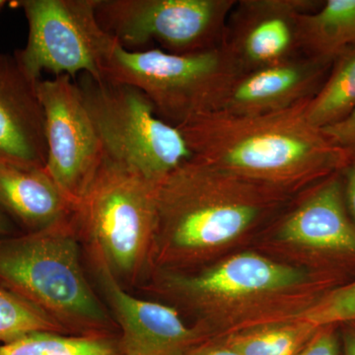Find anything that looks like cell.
<instances>
[{
	"label": "cell",
	"mask_w": 355,
	"mask_h": 355,
	"mask_svg": "<svg viewBox=\"0 0 355 355\" xmlns=\"http://www.w3.org/2000/svg\"><path fill=\"white\" fill-rule=\"evenodd\" d=\"M293 198L200 159L186 161L157 187L150 273L195 270L249 247Z\"/></svg>",
	"instance_id": "6da1fadb"
},
{
	"label": "cell",
	"mask_w": 355,
	"mask_h": 355,
	"mask_svg": "<svg viewBox=\"0 0 355 355\" xmlns=\"http://www.w3.org/2000/svg\"><path fill=\"white\" fill-rule=\"evenodd\" d=\"M340 279L247 247L191 270H153L144 291L190 318L209 338L296 318Z\"/></svg>",
	"instance_id": "7a4b0ae2"
},
{
	"label": "cell",
	"mask_w": 355,
	"mask_h": 355,
	"mask_svg": "<svg viewBox=\"0 0 355 355\" xmlns=\"http://www.w3.org/2000/svg\"><path fill=\"white\" fill-rule=\"evenodd\" d=\"M310 100L270 113L209 112L177 128L193 157L295 197L340 171L352 151L310 123Z\"/></svg>",
	"instance_id": "3957f363"
},
{
	"label": "cell",
	"mask_w": 355,
	"mask_h": 355,
	"mask_svg": "<svg viewBox=\"0 0 355 355\" xmlns=\"http://www.w3.org/2000/svg\"><path fill=\"white\" fill-rule=\"evenodd\" d=\"M72 216L43 230L0 237V284L73 335L114 333L91 286Z\"/></svg>",
	"instance_id": "277c9868"
},
{
	"label": "cell",
	"mask_w": 355,
	"mask_h": 355,
	"mask_svg": "<svg viewBox=\"0 0 355 355\" xmlns=\"http://www.w3.org/2000/svg\"><path fill=\"white\" fill-rule=\"evenodd\" d=\"M157 187L105 156L72 214L89 260L106 266L123 286L146 282L150 275Z\"/></svg>",
	"instance_id": "5b68a950"
},
{
	"label": "cell",
	"mask_w": 355,
	"mask_h": 355,
	"mask_svg": "<svg viewBox=\"0 0 355 355\" xmlns=\"http://www.w3.org/2000/svg\"><path fill=\"white\" fill-rule=\"evenodd\" d=\"M76 81L107 158L159 184L193 157L179 128L159 118L139 89L88 74Z\"/></svg>",
	"instance_id": "8992f818"
},
{
	"label": "cell",
	"mask_w": 355,
	"mask_h": 355,
	"mask_svg": "<svg viewBox=\"0 0 355 355\" xmlns=\"http://www.w3.org/2000/svg\"><path fill=\"white\" fill-rule=\"evenodd\" d=\"M249 247L294 268L340 279L355 266V223L340 171L293 198Z\"/></svg>",
	"instance_id": "52a82bcc"
},
{
	"label": "cell",
	"mask_w": 355,
	"mask_h": 355,
	"mask_svg": "<svg viewBox=\"0 0 355 355\" xmlns=\"http://www.w3.org/2000/svg\"><path fill=\"white\" fill-rule=\"evenodd\" d=\"M238 72L220 46L177 55L159 48L128 51L118 43L105 67L104 79L139 89L159 118L179 127L214 111L222 90Z\"/></svg>",
	"instance_id": "ba28073f"
},
{
	"label": "cell",
	"mask_w": 355,
	"mask_h": 355,
	"mask_svg": "<svg viewBox=\"0 0 355 355\" xmlns=\"http://www.w3.org/2000/svg\"><path fill=\"white\" fill-rule=\"evenodd\" d=\"M97 0H16L24 11L27 44L14 55L38 81L44 71L53 76L88 74L104 80V70L116 39L103 29L96 15Z\"/></svg>",
	"instance_id": "9c48e42d"
},
{
	"label": "cell",
	"mask_w": 355,
	"mask_h": 355,
	"mask_svg": "<svg viewBox=\"0 0 355 355\" xmlns=\"http://www.w3.org/2000/svg\"><path fill=\"white\" fill-rule=\"evenodd\" d=\"M236 0H97L103 29L128 51L150 43L177 55L220 46Z\"/></svg>",
	"instance_id": "30bf717a"
},
{
	"label": "cell",
	"mask_w": 355,
	"mask_h": 355,
	"mask_svg": "<svg viewBox=\"0 0 355 355\" xmlns=\"http://www.w3.org/2000/svg\"><path fill=\"white\" fill-rule=\"evenodd\" d=\"M37 92L48 147L44 170L76 209L103 164L104 149L71 77L40 79Z\"/></svg>",
	"instance_id": "8fae6325"
},
{
	"label": "cell",
	"mask_w": 355,
	"mask_h": 355,
	"mask_svg": "<svg viewBox=\"0 0 355 355\" xmlns=\"http://www.w3.org/2000/svg\"><path fill=\"white\" fill-rule=\"evenodd\" d=\"M317 0H240L229 14L220 48L239 72L300 55L299 26Z\"/></svg>",
	"instance_id": "7c38bea8"
},
{
	"label": "cell",
	"mask_w": 355,
	"mask_h": 355,
	"mask_svg": "<svg viewBox=\"0 0 355 355\" xmlns=\"http://www.w3.org/2000/svg\"><path fill=\"white\" fill-rule=\"evenodd\" d=\"M90 265L105 305L119 329L123 355H184L209 340L198 327L167 303L135 297L106 266Z\"/></svg>",
	"instance_id": "4fadbf2b"
},
{
	"label": "cell",
	"mask_w": 355,
	"mask_h": 355,
	"mask_svg": "<svg viewBox=\"0 0 355 355\" xmlns=\"http://www.w3.org/2000/svg\"><path fill=\"white\" fill-rule=\"evenodd\" d=\"M333 62L300 55L236 73L219 96L214 111L256 114L279 111L312 99Z\"/></svg>",
	"instance_id": "5bb4252c"
},
{
	"label": "cell",
	"mask_w": 355,
	"mask_h": 355,
	"mask_svg": "<svg viewBox=\"0 0 355 355\" xmlns=\"http://www.w3.org/2000/svg\"><path fill=\"white\" fill-rule=\"evenodd\" d=\"M38 81L26 73L14 53L0 51V161L46 167L48 147Z\"/></svg>",
	"instance_id": "9a60e30c"
},
{
	"label": "cell",
	"mask_w": 355,
	"mask_h": 355,
	"mask_svg": "<svg viewBox=\"0 0 355 355\" xmlns=\"http://www.w3.org/2000/svg\"><path fill=\"white\" fill-rule=\"evenodd\" d=\"M0 211L36 232L69 218L74 207L43 168L0 161Z\"/></svg>",
	"instance_id": "2e32d148"
},
{
	"label": "cell",
	"mask_w": 355,
	"mask_h": 355,
	"mask_svg": "<svg viewBox=\"0 0 355 355\" xmlns=\"http://www.w3.org/2000/svg\"><path fill=\"white\" fill-rule=\"evenodd\" d=\"M355 44V0H327L303 14L299 26L302 55L333 62Z\"/></svg>",
	"instance_id": "e0dca14e"
},
{
	"label": "cell",
	"mask_w": 355,
	"mask_h": 355,
	"mask_svg": "<svg viewBox=\"0 0 355 355\" xmlns=\"http://www.w3.org/2000/svg\"><path fill=\"white\" fill-rule=\"evenodd\" d=\"M319 329L305 320L292 318L218 340L240 355H297Z\"/></svg>",
	"instance_id": "ac0fdd59"
},
{
	"label": "cell",
	"mask_w": 355,
	"mask_h": 355,
	"mask_svg": "<svg viewBox=\"0 0 355 355\" xmlns=\"http://www.w3.org/2000/svg\"><path fill=\"white\" fill-rule=\"evenodd\" d=\"M355 107V44L333 60L330 71L307 107L314 127H329L345 118Z\"/></svg>",
	"instance_id": "d6986e66"
},
{
	"label": "cell",
	"mask_w": 355,
	"mask_h": 355,
	"mask_svg": "<svg viewBox=\"0 0 355 355\" xmlns=\"http://www.w3.org/2000/svg\"><path fill=\"white\" fill-rule=\"evenodd\" d=\"M0 355H123L114 333L73 334L35 331L0 345Z\"/></svg>",
	"instance_id": "ffe728a7"
},
{
	"label": "cell",
	"mask_w": 355,
	"mask_h": 355,
	"mask_svg": "<svg viewBox=\"0 0 355 355\" xmlns=\"http://www.w3.org/2000/svg\"><path fill=\"white\" fill-rule=\"evenodd\" d=\"M44 331L67 334L50 317L0 284V345Z\"/></svg>",
	"instance_id": "44dd1931"
},
{
	"label": "cell",
	"mask_w": 355,
	"mask_h": 355,
	"mask_svg": "<svg viewBox=\"0 0 355 355\" xmlns=\"http://www.w3.org/2000/svg\"><path fill=\"white\" fill-rule=\"evenodd\" d=\"M296 318L310 322L317 328L355 323V280L324 292Z\"/></svg>",
	"instance_id": "7402d4cb"
},
{
	"label": "cell",
	"mask_w": 355,
	"mask_h": 355,
	"mask_svg": "<svg viewBox=\"0 0 355 355\" xmlns=\"http://www.w3.org/2000/svg\"><path fill=\"white\" fill-rule=\"evenodd\" d=\"M338 326L322 327L297 355H340Z\"/></svg>",
	"instance_id": "603a6c76"
},
{
	"label": "cell",
	"mask_w": 355,
	"mask_h": 355,
	"mask_svg": "<svg viewBox=\"0 0 355 355\" xmlns=\"http://www.w3.org/2000/svg\"><path fill=\"white\" fill-rule=\"evenodd\" d=\"M321 130L334 146L345 150H354L355 107L342 120Z\"/></svg>",
	"instance_id": "cb8c5ba5"
},
{
	"label": "cell",
	"mask_w": 355,
	"mask_h": 355,
	"mask_svg": "<svg viewBox=\"0 0 355 355\" xmlns=\"http://www.w3.org/2000/svg\"><path fill=\"white\" fill-rule=\"evenodd\" d=\"M342 175L343 193L349 216L355 223V149L350 151L347 163L340 170Z\"/></svg>",
	"instance_id": "d4e9b609"
},
{
	"label": "cell",
	"mask_w": 355,
	"mask_h": 355,
	"mask_svg": "<svg viewBox=\"0 0 355 355\" xmlns=\"http://www.w3.org/2000/svg\"><path fill=\"white\" fill-rule=\"evenodd\" d=\"M184 355H240L218 338H209L191 347Z\"/></svg>",
	"instance_id": "484cf974"
},
{
	"label": "cell",
	"mask_w": 355,
	"mask_h": 355,
	"mask_svg": "<svg viewBox=\"0 0 355 355\" xmlns=\"http://www.w3.org/2000/svg\"><path fill=\"white\" fill-rule=\"evenodd\" d=\"M340 354L355 355V323L340 324Z\"/></svg>",
	"instance_id": "4316f807"
},
{
	"label": "cell",
	"mask_w": 355,
	"mask_h": 355,
	"mask_svg": "<svg viewBox=\"0 0 355 355\" xmlns=\"http://www.w3.org/2000/svg\"><path fill=\"white\" fill-rule=\"evenodd\" d=\"M12 232V221H11L3 212L0 211V237L11 235Z\"/></svg>",
	"instance_id": "83f0119b"
},
{
	"label": "cell",
	"mask_w": 355,
	"mask_h": 355,
	"mask_svg": "<svg viewBox=\"0 0 355 355\" xmlns=\"http://www.w3.org/2000/svg\"><path fill=\"white\" fill-rule=\"evenodd\" d=\"M6 6V1H4V0H0V11H1L2 8H3V7Z\"/></svg>",
	"instance_id": "f1b7e54d"
}]
</instances>
